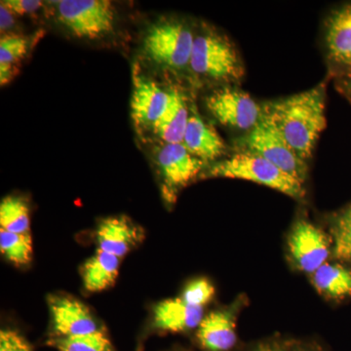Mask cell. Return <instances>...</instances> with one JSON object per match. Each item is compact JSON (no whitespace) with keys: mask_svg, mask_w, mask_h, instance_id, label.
Masks as SVG:
<instances>
[{"mask_svg":"<svg viewBox=\"0 0 351 351\" xmlns=\"http://www.w3.org/2000/svg\"><path fill=\"white\" fill-rule=\"evenodd\" d=\"M263 112L272 120L295 154L306 162L326 126L324 87H315L270 103L263 108Z\"/></svg>","mask_w":351,"mask_h":351,"instance_id":"cell-1","label":"cell"},{"mask_svg":"<svg viewBox=\"0 0 351 351\" xmlns=\"http://www.w3.org/2000/svg\"><path fill=\"white\" fill-rule=\"evenodd\" d=\"M208 175L256 182L298 200L302 199L306 195L304 182L284 172L263 157L250 152H239L230 158L215 163Z\"/></svg>","mask_w":351,"mask_h":351,"instance_id":"cell-2","label":"cell"},{"mask_svg":"<svg viewBox=\"0 0 351 351\" xmlns=\"http://www.w3.org/2000/svg\"><path fill=\"white\" fill-rule=\"evenodd\" d=\"M195 38L188 25L180 21H159L145 34L144 51L163 68L182 69L191 62Z\"/></svg>","mask_w":351,"mask_h":351,"instance_id":"cell-3","label":"cell"},{"mask_svg":"<svg viewBox=\"0 0 351 351\" xmlns=\"http://www.w3.org/2000/svg\"><path fill=\"white\" fill-rule=\"evenodd\" d=\"M189 66L196 75L214 80L232 82L243 75V66L232 43L214 32L195 38Z\"/></svg>","mask_w":351,"mask_h":351,"instance_id":"cell-4","label":"cell"},{"mask_svg":"<svg viewBox=\"0 0 351 351\" xmlns=\"http://www.w3.org/2000/svg\"><path fill=\"white\" fill-rule=\"evenodd\" d=\"M58 20L73 36L98 39L112 34L115 9L108 0H61L55 2Z\"/></svg>","mask_w":351,"mask_h":351,"instance_id":"cell-5","label":"cell"},{"mask_svg":"<svg viewBox=\"0 0 351 351\" xmlns=\"http://www.w3.org/2000/svg\"><path fill=\"white\" fill-rule=\"evenodd\" d=\"M243 145L247 152L258 154L299 181L306 180V161L295 154L265 112L258 125L245 138Z\"/></svg>","mask_w":351,"mask_h":351,"instance_id":"cell-6","label":"cell"},{"mask_svg":"<svg viewBox=\"0 0 351 351\" xmlns=\"http://www.w3.org/2000/svg\"><path fill=\"white\" fill-rule=\"evenodd\" d=\"M206 106L219 123L240 130L255 128L263 115V108L248 94L230 87L209 95Z\"/></svg>","mask_w":351,"mask_h":351,"instance_id":"cell-7","label":"cell"},{"mask_svg":"<svg viewBox=\"0 0 351 351\" xmlns=\"http://www.w3.org/2000/svg\"><path fill=\"white\" fill-rule=\"evenodd\" d=\"M288 245L295 265L307 274H314L326 263L330 255L329 240L325 233L306 221L295 223Z\"/></svg>","mask_w":351,"mask_h":351,"instance_id":"cell-8","label":"cell"},{"mask_svg":"<svg viewBox=\"0 0 351 351\" xmlns=\"http://www.w3.org/2000/svg\"><path fill=\"white\" fill-rule=\"evenodd\" d=\"M53 328L59 337L78 336L99 331L91 311L83 302L69 297H51Z\"/></svg>","mask_w":351,"mask_h":351,"instance_id":"cell-9","label":"cell"},{"mask_svg":"<svg viewBox=\"0 0 351 351\" xmlns=\"http://www.w3.org/2000/svg\"><path fill=\"white\" fill-rule=\"evenodd\" d=\"M163 181L169 189H180L199 174L204 161L191 154L182 144H165L156 156Z\"/></svg>","mask_w":351,"mask_h":351,"instance_id":"cell-10","label":"cell"},{"mask_svg":"<svg viewBox=\"0 0 351 351\" xmlns=\"http://www.w3.org/2000/svg\"><path fill=\"white\" fill-rule=\"evenodd\" d=\"M170 92L147 78L135 75L131 99V115L138 126L154 129L169 103Z\"/></svg>","mask_w":351,"mask_h":351,"instance_id":"cell-11","label":"cell"},{"mask_svg":"<svg viewBox=\"0 0 351 351\" xmlns=\"http://www.w3.org/2000/svg\"><path fill=\"white\" fill-rule=\"evenodd\" d=\"M98 249L122 258L144 239V232L127 217H110L101 221L96 232Z\"/></svg>","mask_w":351,"mask_h":351,"instance_id":"cell-12","label":"cell"},{"mask_svg":"<svg viewBox=\"0 0 351 351\" xmlns=\"http://www.w3.org/2000/svg\"><path fill=\"white\" fill-rule=\"evenodd\" d=\"M203 308L191 306L182 298L159 302L154 311V325L161 331L186 332L199 326Z\"/></svg>","mask_w":351,"mask_h":351,"instance_id":"cell-13","label":"cell"},{"mask_svg":"<svg viewBox=\"0 0 351 351\" xmlns=\"http://www.w3.org/2000/svg\"><path fill=\"white\" fill-rule=\"evenodd\" d=\"M182 145L202 161H213L223 156L226 145L213 127L205 123L197 112L189 114Z\"/></svg>","mask_w":351,"mask_h":351,"instance_id":"cell-14","label":"cell"},{"mask_svg":"<svg viewBox=\"0 0 351 351\" xmlns=\"http://www.w3.org/2000/svg\"><path fill=\"white\" fill-rule=\"evenodd\" d=\"M198 341L208 351H228L237 343L235 316L230 311H217L201 321Z\"/></svg>","mask_w":351,"mask_h":351,"instance_id":"cell-15","label":"cell"},{"mask_svg":"<svg viewBox=\"0 0 351 351\" xmlns=\"http://www.w3.org/2000/svg\"><path fill=\"white\" fill-rule=\"evenodd\" d=\"M326 44L332 61L351 66V4L330 16L326 24Z\"/></svg>","mask_w":351,"mask_h":351,"instance_id":"cell-16","label":"cell"},{"mask_svg":"<svg viewBox=\"0 0 351 351\" xmlns=\"http://www.w3.org/2000/svg\"><path fill=\"white\" fill-rule=\"evenodd\" d=\"M189 119L186 99L178 90H172L167 108L154 126V133L165 144H182Z\"/></svg>","mask_w":351,"mask_h":351,"instance_id":"cell-17","label":"cell"},{"mask_svg":"<svg viewBox=\"0 0 351 351\" xmlns=\"http://www.w3.org/2000/svg\"><path fill=\"white\" fill-rule=\"evenodd\" d=\"M120 258L100 249L82 269L83 285L88 292L97 293L114 285L119 274Z\"/></svg>","mask_w":351,"mask_h":351,"instance_id":"cell-18","label":"cell"},{"mask_svg":"<svg viewBox=\"0 0 351 351\" xmlns=\"http://www.w3.org/2000/svg\"><path fill=\"white\" fill-rule=\"evenodd\" d=\"M313 283L320 294L332 300L351 295V270L339 263H324L313 276Z\"/></svg>","mask_w":351,"mask_h":351,"instance_id":"cell-19","label":"cell"},{"mask_svg":"<svg viewBox=\"0 0 351 351\" xmlns=\"http://www.w3.org/2000/svg\"><path fill=\"white\" fill-rule=\"evenodd\" d=\"M0 226L1 230L15 233L29 232L31 218L29 208L23 198L7 196L0 204Z\"/></svg>","mask_w":351,"mask_h":351,"instance_id":"cell-20","label":"cell"},{"mask_svg":"<svg viewBox=\"0 0 351 351\" xmlns=\"http://www.w3.org/2000/svg\"><path fill=\"white\" fill-rule=\"evenodd\" d=\"M27 39L20 36H4L0 39V82L7 84L14 75V69L27 52Z\"/></svg>","mask_w":351,"mask_h":351,"instance_id":"cell-21","label":"cell"},{"mask_svg":"<svg viewBox=\"0 0 351 351\" xmlns=\"http://www.w3.org/2000/svg\"><path fill=\"white\" fill-rule=\"evenodd\" d=\"M0 251L14 265H27L34 255L31 233L10 232L0 228Z\"/></svg>","mask_w":351,"mask_h":351,"instance_id":"cell-22","label":"cell"},{"mask_svg":"<svg viewBox=\"0 0 351 351\" xmlns=\"http://www.w3.org/2000/svg\"><path fill=\"white\" fill-rule=\"evenodd\" d=\"M48 345L60 351H112V343L101 330L91 334L71 337H57Z\"/></svg>","mask_w":351,"mask_h":351,"instance_id":"cell-23","label":"cell"},{"mask_svg":"<svg viewBox=\"0 0 351 351\" xmlns=\"http://www.w3.org/2000/svg\"><path fill=\"white\" fill-rule=\"evenodd\" d=\"M332 235L336 257L351 263V205L334 219Z\"/></svg>","mask_w":351,"mask_h":351,"instance_id":"cell-24","label":"cell"},{"mask_svg":"<svg viewBox=\"0 0 351 351\" xmlns=\"http://www.w3.org/2000/svg\"><path fill=\"white\" fill-rule=\"evenodd\" d=\"M215 295L213 284L206 278L191 281L182 292V299L193 306L204 307L212 301Z\"/></svg>","mask_w":351,"mask_h":351,"instance_id":"cell-25","label":"cell"},{"mask_svg":"<svg viewBox=\"0 0 351 351\" xmlns=\"http://www.w3.org/2000/svg\"><path fill=\"white\" fill-rule=\"evenodd\" d=\"M0 351H34L29 341L17 331L2 330L0 332Z\"/></svg>","mask_w":351,"mask_h":351,"instance_id":"cell-26","label":"cell"},{"mask_svg":"<svg viewBox=\"0 0 351 351\" xmlns=\"http://www.w3.org/2000/svg\"><path fill=\"white\" fill-rule=\"evenodd\" d=\"M1 5L8 9L13 15L23 16L36 13L43 6V2L38 0H5L1 1Z\"/></svg>","mask_w":351,"mask_h":351,"instance_id":"cell-27","label":"cell"},{"mask_svg":"<svg viewBox=\"0 0 351 351\" xmlns=\"http://www.w3.org/2000/svg\"><path fill=\"white\" fill-rule=\"evenodd\" d=\"M14 16L8 9L3 5H0V27L1 32H5L7 29H11L14 25Z\"/></svg>","mask_w":351,"mask_h":351,"instance_id":"cell-28","label":"cell"},{"mask_svg":"<svg viewBox=\"0 0 351 351\" xmlns=\"http://www.w3.org/2000/svg\"><path fill=\"white\" fill-rule=\"evenodd\" d=\"M255 351H283L281 348H277V346L270 345H263L258 348Z\"/></svg>","mask_w":351,"mask_h":351,"instance_id":"cell-29","label":"cell"},{"mask_svg":"<svg viewBox=\"0 0 351 351\" xmlns=\"http://www.w3.org/2000/svg\"><path fill=\"white\" fill-rule=\"evenodd\" d=\"M346 87H348V91L351 94V71L350 73H348V80H346Z\"/></svg>","mask_w":351,"mask_h":351,"instance_id":"cell-30","label":"cell"}]
</instances>
